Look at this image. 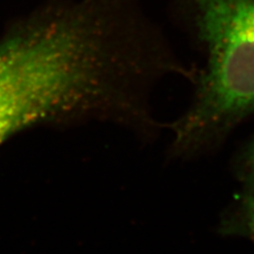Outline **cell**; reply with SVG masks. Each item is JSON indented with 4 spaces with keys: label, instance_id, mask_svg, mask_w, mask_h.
<instances>
[{
    "label": "cell",
    "instance_id": "6da1fadb",
    "mask_svg": "<svg viewBox=\"0 0 254 254\" xmlns=\"http://www.w3.org/2000/svg\"><path fill=\"white\" fill-rule=\"evenodd\" d=\"M148 79L144 44L117 0H50L0 38V145L37 124L133 128Z\"/></svg>",
    "mask_w": 254,
    "mask_h": 254
},
{
    "label": "cell",
    "instance_id": "7a4b0ae2",
    "mask_svg": "<svg viewBox=\"0 0 254 254\" xmlns=\"http://www.w3.org/2000/svg\"><path fill=\"white\" fill-rule=\"evenodd\" d=\"M205 64L190 107L172 123L170 153L211 152L254 114V0H168Z\"/></svg>",
    "mask_w": 254,
    "mask_h": 254
},
{
    "label": "cell",
    "instance_id": "3957f363",
    "mask_svg": "<svg viewBox=\"0 0 254 254\" xmlns=\"http://www.w3.org/2000/svg\"><path fill=\"white\" fill-rule=\"evenodd\" d=\"M220 233L254 243V190H244L222 215Z\"/></svg>",
    "mask_w": 254,
    "mask_h": 254
},
{
    "label": "cell",
    "instance_id": "277c9868",
    "mask_svg": "<svg viewBox=\"0 0 254 254\" xmlns=\"http://www.w3.org/2000/svg\"><path fill=\"white\" fill-rule=\"evenodd\" d=\"M234 170L244 190H254V136L238 153Z\"/></svg>",
    "mask_w": 254,
    "mask_h": 254
}]
</instances>
